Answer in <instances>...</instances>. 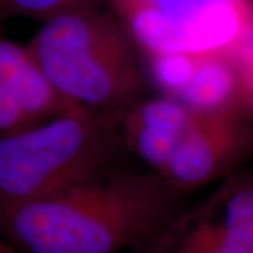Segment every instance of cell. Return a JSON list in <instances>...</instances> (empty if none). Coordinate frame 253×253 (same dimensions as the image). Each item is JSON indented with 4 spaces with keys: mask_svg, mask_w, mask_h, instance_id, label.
Here are the masks:
<instances>
[{
    "mask_svg": "<svg viewBox=\"0 0 253 253\" xmlns=\"http://www.w3.org/2000/svg\"><path fill=\"white\" fill-rule=\"evenodd\" d=\"M187 196L152 169L118 165L42 197L0 207V235L18 253H118L135 249Z\"/></svg>",
    "mask_w": 253,
    "mask_h": 253,
    "instance_id": "obj_1",
    "label": "cell"
},
{
    "mask_svg": "<svg viewBox=\"0 0 253 253\" xmlns=\"http://www.w3.org/2000/svg\"><path fill=\"white\" fill-rule=\"evenodd\" d=\"M26 46L51 87L75 106L124 116L144 99V56L123 21L96 1L44 20Z\"/></svg>",
    "mask_w": 253,
    "mask_h": 253,
    "instance_id": "obj_2",
    "label": "cell"
},
{
    "mask_svg": "<svg viewBox=\"0 0 253 253\" xmlns=\"http://www.w3.org/2000/svg\"><path fill=\"white\" fill-rule=\"evenodd\" d=\"M123 116L84 107L0 135V207L42 197L118 163Z\"/></svg>",
    "mask_w": 253,
    "mask_h": 253,
    "instance_id": "obj_3",
    "label": "cell"
},
{
    "mask_svg": "<svg viewBox=\"0 0 253 253\" xmlns=\"http://www.w3.org/2000/svg\"><path fill=\"white\" fill-rule=\"evenodd\" d=\"M144 58L226 49L242 36L253 0H106Z\"/></svg>",
    "mask_w": 253,
    "mask_h": 253,
    "instance_id": "obj_4",
    "label": "cell"
},
{
    "mask_svg": "<svg viewBox=\"0 0 253 253\" xmlns=\"http://www.w3.org/2000/svg\"><path fill=\"white\" fill-rule=\"evenodd\" d=\"M132 253H253V174L236 172Z\"/></svg>",
    "mask_w": 253,
    "mask_h": 253,
    "instance_id": "obj_5",
    "label": "cell"
},
{
    "mask_svg": "<svg viewBox=\"0 0 253 253\" xmlns=\"http://www.w3.org/2000/svg\"><path fill=\"white\" fill-rule=\"evenodd\" d=\"M253 154V116L241 106L193 111L159 174L183 193L224 180Z\"/></svg>",
    "mask_w": 253,
    "mask_h": 253,
    "instance_id": "obj_6",
    "label": "cell"
},
{
    "mask_svg": "<svg viewBox=\"0 0 253 253\" xmlns=\"http://www.w3.org/2000/svg\"><path fill=\"white\" fill-rule=\"evenodd\" d=\"M148 79L162 96L193 111L241 106L234 62L228 49L176 52L144 58Z\"/></svg>",
    "mask_w": 253,
    "mask_h": 253,
    "instance_id": "obj_7",
    "label": "cell"
},
{
    "mask_svg": "<svg viewBox=\"0 0 253 253\" xmlns=\"http://www.w3.org/2000/svg\"><path fill=\"white\" fill-rule=\"evenodd\" d=\"M193 110L161 96L142 99L124 113L120 134L124 151L161 173L189 124Z\"/></svg>",
    "mask_w": 253,
    "mask_h": 253,
    "instance_id": "obj_8",
    "label": "cell"
},
{
    "mask_svg": "<svg viewBox=\"0 0 253 253\" xmlns=\"http://www.w3.org/2000/svg\"><path fill=\"white\" fill-rule=\"evenodd\" d=\"M0 91L38 120L78 109L61 97L46 82L27 46L11 41L0 31Z\"/></svg>",
    "mask_w": 253,
    "mask_h": 253,
    "instance_id": "obj_9",
    "label": "cell"
},
{
    "mask_svg": "<svg viewBox=\"0 0 253 253\" xmlns=\"http://www.w3.org/2000/svg\"><path fill=\"white\" fill-rule=\"evenodd\" d=\"M226 49L235 68L239 104L253 116V7L246 30Z\"/></svg>",
    "mask_w": 253,
    "mask_h": 253,
    "instance_id": "obj_10",
    "label": "cell"
},
{
    "mask_svg": "<svg viewBox=\"0 0 253 253\" xmlns=\"http://www.w3.org/2000/svg\"><path fill=\"white\" fill-rule=\"evenodd\" d=\"M96 0H0V23L10 18H36L44 21L66 10Z\"/></svg>",
    "mask_w": 253,
    "mask_h": 253,
    "instance_id": "obj_11",
    "label": "cell"
},
{
    "mask_svg": "<svg viewBox=\"0 0 253 253\" xmlns=\"http://www.w3.org/2000/svg\"><path fill=\"white\" fill-rule=\"evenodd\" d=\"M42 120L33 117L26 110L21 109L14 100L0 91V135L24 129Z\"/></svg>",
    "mask_w": 253,
    "mask_h": 253,
    "instance_id": "obj_12",
    "label": "cell"
},
{
    "mask_svg": "<svg viewBox=\"0 0 253 253\" xmlns=\"http://www.w3.org/2000/svg\"><path fill=\"white\" fill-rule=\"evenodd\" d=\"M0 253H18L11 245L0 235Z\"/></svg>",
    "mask_w": 253,
    "mask_h": 253,
    "instance_id": "obj_13",
    "label": "cell"
}]
</instances>
